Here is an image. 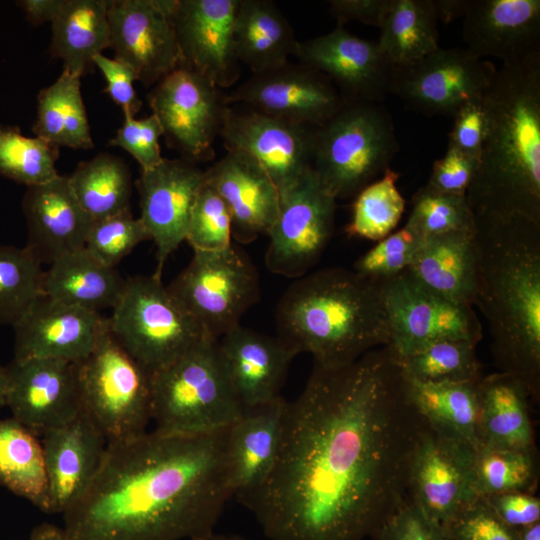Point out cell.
I'll return each mask as SVG.
<instances>
[{"instance_id":"6da1fadb","label":"cell","mask_w":540,"mask_h":540,"mask_svg":"<svg viewBox=\"0 0 540 540\" xmlns=\"http://www.w3.org/2000/svg\"><path fill=\"white\" fill-rule=\"evenodd\" d=\"M422 418L388 346L351 364H314L286 401L266 480L236 497L270 540H363L405 500Z\"/></svg>"},{"instance_id":"7a4b0ae2","label":"cell","mask_w":540,"mask_h":540,"mask_svg":"<svg viewBox=\"0 0 540 540\" xmlns=\"http://www.w3.org/2000/svg\"><path fill=\"white\" fill-rule=\"evenodd\" d=\"M229 428L190 435L153 430L107 443L93 482L63 514V528L73 540L211 536L234 496Z\"/></svg>"},{"instance_id":"3957f363","label":"cell","mask_w":540,"mask_h":540,"mask_svg":"<svg viewBox=\"0 0 540 540\" xmlns=\"http://www.w3.org/2000/svg\"><path fill=\"white\" fill-rule=\"evenodd\" d=\"M475 306L486 319L495 363L540 399V224L475 217Z\"/></svg>"},{"instance_id":"277c9868","label":"cell","mask_w":540,"mask_h":540,"mask_svg":"<svg viewBox=\"0 0 540 540\" xmlns=\"http://www.w3.org/2000/svg\"><path fill=\"white\" fill-rule=\"evenodd\" d=\"M483 104L488 130L467 202L475 217L540 224V51L497 69Z\"/></svg>"},{"instance_id":"5b68a950","label":"cell","mask_w":540,"mask_h":540,"mask_svg":"<svg viewBox=\"0 0 540 540\" xmlns=\"http://www.w3.org/2000/svg\"><path fill=\"white\" fill-rule=\"evenodd\" d=\"M278 337L316 364L341 367L390 342L380 283L353 269L324 268L297 278L276 311Z\"/></svg>"},{"instance_id":"8992f818","label":"cell","mask_w":540,"mask_h":540,"mask_svg":"<svg viewBox=\"0 0 540 540\" xmlns=\"http://www.w3.org/2000/svg\"><path fill=\"white\" fill-rule=\"evenodd\" d=\"M151 402L154 430L165 434L226 429L244 411L227 375L218 339L209 334L151 375Z\"/></svg>"},{"instance_id":"52a82bcc","label":"cell","mask_w":540,"mask_h":540,"mask_svg":"<svg viewBox=\"0 0 540 540\" xmlns=\"http://www.w3.org/2000/svg\"><path fill=\"white\" fill-rule=\"evenodd\" d=\"M398 149L392 117L381 104L345 102L315 129L312 169L336 200L348 199L383 175Z\"/></svg>"},{"instance_id":"ba28073f","label":"cell","mask_w":540,"mask_h":540,"mask_svg":"<svg viewBox=\"0 0 540 540\" xmlns=\"http://www.w3.org/2000/svg\"><path fill=\"white\" fill-rule=\"evenodd\" d=\"M108 320L114 338L150 375L208 334L154 274L127 278Z\"/></svg>"},{"instance_id":"9c48e42d","label":"cell","mask_w":540,"mask_h":540,"mask_svg":"<svg viewBox=\"0 0 540 540\" xmlns=\"http://www.w3.org/2000/svg\"><path fill=\"white\" fill-rule=\"evenodd\" d=\"M82 410L107 443L134 439L152 421L151 375L111 334L102 335L94 350L76 364Z\"/></svg>"},{"instance_id":"30bf717a","label":"cell","mask_w":540,"mask_h":540,"mask_svg":"<svg viewBox=\"0 0 540 540\" xmlns=\"http://www.w3.org/2000/svg\"><path fill=\"white\" fill-rule=\"evenodd\" d=\"M193 252L187 267L167 287L205 332L219 339L240 326L259 301V275L248 254L233 243L221 250Z\"/></svg>"},{"instance_id":"8fae6325","label":"cell","mask_w":540,"mask_h":540,"mask_svg":"<svg viewBox=\"0 0 540 540\" xmlns=\"http://www.w3.org/2000/svg\"><path fill=\"white\" fill-rule=\"evenodd\" d=\"M475 450L470 443L422 419L408 461L405 498L447 526L479 497Z\"/></svg>"},{"instance_id":"7c38bea8","label":"cell","mask_w":540,"mask_h":540,"mask_svg":"<svg viewBox=\"0 0 540 540\" xmlns=\"http://www.w3.org/2000/svg\"><path fill=\"white\" fill-rule=\"evenodd\" d=\"M380 285L390 326L388 347L396 357L441 340L481 341L482 325L473 307L437 294L408 270Z\"/></svg>"},{"instance_id":"4fadbf2b","label":"cell","mask_w":540,"mask_h":540,"mask_svg":"<svg viewBox=\"0 0 540 540\" xmlns=\"http://www.w3.org/2000/svg\"><path fill=\"white\" fill-rule=\"evenodd\" d=\"M336 199L313 169L280 193L277 216L267 233V269L288 278L306 275L319 261L334 229Z\"/></svg>"},{"instance_id":"5bb4252c","label":"cell","mask_w":540,"mask_h":540,"mask_svg":"<svg viewBox=\"0 0 540 540\" xmlns=\"http://www.w3.org/2000/svg\"><path fill=\"white\" fill-rule=\"evenodd\" d=\"M148 98L163 135L183 158L213 159V143L229 107L222 89L181 65L158 81Z\"/></svg>"},{"instance_id":"9a60e30c","label":"cell","mask_w":540,"mask_h":540,"mask_svg":"<svg viewBox=\"0 0 540 540\" xmlns=\"http://www.w3.org/2000/svg\"><path fill=\"white\" fill-rule=\"evenodd\" d=\"M496 72L492 62L466 48H439L414 63L393 66L390 93L408 109L452 117L462 105L485 94Z\"/></svg>"},{"instance_id":"2e32d148","label":"cell","mask_w":540,"mask_h":540,"mask_svg":"<svg viewBox=\"0 0 540 540\" xmlns=\"http://www.w3.org/2000/svg\"><path fill=\"white\" fill-rule=\"evenodd\" d=\"M176 0H108L110 48L145 86L182 65L173 22Z\"/></svg>"},{"instance_id":"e0dca14e","label":"cell","mask_w":540,"mask_h":540,"mask_svg":"<svg viewBox=\"0 0 540 540\" xmlns=\"http://www.w3.org/2000/svg\"><path fill=\"white\" fill-rule=\"evenodd\" d=\"M315 129L254 109L229 106L219 136L227 151L254 158L283 193L312 170Z\"/></svg>"},{"instance_id":"ac0fdd59","label":"cell","mask_w":540,"mask_h":540,"mask_svg":"<svg viewBox=\"0 0 540 540\" xmlns=\"http://www.w3.org/2000/svg\"><path fill=\"white\" fill-rule=\"evenodd\" d=\"M227 105L241 103L250 109L293 123L320 127L344 105L333 83L301 64H286L253 74L225 93Z\"/></svg>"},{"instance_id":"d6986e66","label":"cell","mask_w":540,"mask_h":540,"mask_svg":"<svg viewBox=\"0 0 540 540\" xmlns=\"http://www.w3.org/2000/svg\"><path fill=\"white\" fill-rule=\"evenodd\" d=\"M294 56L299 63L326 76L344 102L381 104L390 94L393 66L377 42L359 38L343 26L298 41Z\"/></svg>"},{"instance_id":"ffe728a7","label":"cell","mask_w":540,"mask_h":540,"mask_svg":"<svg viewBox=\"0 0 540 540\" xmlns=\"http://www.w3.org/2000/svg\"><path fill=\"white\" fill-rule=\"evenodd\" d=\"M205 183V170L185 158L166 159L141 170L136 181L139 217L156 247L154 275L161 278L169 256L186 240L190 212Z\"/></svg>"},{"instance_id":"44dd1931","label":"cell","mask_w":540,"mask_h":540,"mask_svg":"<svg viewBox=\"0 0 540 540\" xmlns=\"http://www.w3.org/2000/svg\"><path fill=\"white\" fill-rule=\"evenodd\" d=\"M6 406L37 436L79 415L76 364L51 358L14 359L6 366Z\"/></svg>"},{"instance_id":"7402d4cb","label":"cell","mask_w":540,"mask_h":540,"mask_svg":"<svg viewBox=\"0 0 540 540\" xmlns=\"http://www.w3.org/2000/svg\"><path fill=\"white\" fill-rule=\"evenodd\" d=\"M239 0H176L173 22L182 65L220 89L234 85L241 74L234 46Z\"/></svg>"},{"instance_id":"603a6c76","label":"cell","mask_w":540,"mask_h":540,"mask_svg":"<svg viewBox=\"0 0 540 540\" xmlns=\"http://www.w3.org/2000/svg\"><path fill=\"white\" fill-rule=\"evenodd\" d=\"M12 327L14 359L51 358L77 364L94 350L109 320L99 312L41 295Z\"/></svg>"},{"instance_id":"cb8c5ba5","label":"cell","mask_w":540,"mask_h":540,"mask_svg":"<svg viewBox=\"0 0 540 540\" xmlns=\"http://www.w3.org/2000/svg\"><path fill=\"white\" fill-rule=\"evenodd\" d=\"M41 439L48 488V513L64 514L88 490L101 466L107 441L82 410Z\"/></svg>"},{"instance_id":"d4e9b609","label":"cell","mask_w":540,"mask_h":540,"mask_svg":"<svg viewBox=\"0 0 540 540\" xmlns=\"http://www.w3.org/2000/svg\"><path fill=\"white\" fill-rule=\"evenodd\" d=\"M205 180L229 208L232 238L247 244L267 235L279 210L280 192L254 158L228 150L205 170Z\"/></svg>"},{"instance_id":"484cf974","label":"cell","mask_w":540,"mask_h":540,"mask_svg":"<svg viewBox=\"0 0 540 540\" xmlns=\"http://www.w3.org/2000/svg\"><path fill=\"white\" fill-rule=\"evenodd\" d=\"M462 36L477 58L517 63L540 51V1L471 0Z\"/></svg>"},{"instance_id":"4316f807","label":"cell","mask_w":540,"mask_h":540,"mask_svg":"<svg viewBox=\"0 0 540 540\" xmlns=\"http://www.w3.org/2000/svg\"><path fill=\"white\" fill-rule=\"evenodd\" d=\"M22 209L28 228V247L42 263L85 248L94 219L78 202L68 176L27 187Z\"/></svg>"},{"instance_id":"83f0119b","label":"cell","mask_w":540,"mask_h":540,"mask_svg":"<svg viewBox=\"0 0 540 540\" xmlns=\"http://www.w3.org/2000/svg\"><path fill=\"white\" fill-rule=\"evenodd\" d=\"M232 387L244 408L280 397L291 361L297 356L278 336L242 327L218 339Z\"/></svg>"},{"instance_id":"f1b7e54d","label":"cell","mask_w":540,"mask_h":540,"mask_svg":"<svg viewBox=\"0 0 540 540\" xmlns=\"http://www.w3.org/2000/svg\"><path fill=\"white\" fill-rule=\"evenodd\" d=\"M286 400L244 408L230 426L228 455L234 496L258 488L272 471L280 444Z\"/></svg>"},{"instance_id":"f546056e","label":"cell","mask_w":540,"mask_h":540,"mask_svg":"<svg viewBox=\"0 0 540 540\" xmlns=\"http://www.w3.org/2000/svg\"><path fill=\"white\" fill-rule=\"evenodd\" d=\"M478 265L475 231L452 232L422 239L407 270L437 294L474 307Z\"/></svg>"},{"instance_id":"4dcf8cb0","label":"cell","mask_w":540,"mask_h":540,"mask_svg":"<svg viewBox=\"0 0 540 540\" xmlns=\"http://www.w3.org/2000/svg\"><path fill=\"white\" fill-rule=\"evenodd\" d=\"M477 396L479 445L537 452L530 416L533 401L521 380L501 371L483 376Z\"/></svg>"},{"instance_id":"1f68e13d","label":"cell","mask_w":540,"mask_h":540,"mask_svg":"<svg viewBox=\"0 0 540 540\" xmlns=\"http://www.w3.org/2000/svg\"><path fill=\"white\" fill-rule=\"evenodd\" d=\"M298 40L288 19L270 0H239L234 46L253 74L276 69L294 56Z\"/></svg>"},{"instance_id":"d6a6232c","label":"cell","mask_w":540,"mask_h":540,"mask_svg":"<svg viewBox=\"0 0 540 540\" xmlns=\"http://www.w3.org/2000/svg\"><path fill=\"white\" fill-rule=\"evenodd\" d=\"M126 284L116 268L107 266L85 248L54 260L44 272L43 295L99 312L113 308Z\"/></svg>"},{"instance_id":"836d02e7","label":"cell","mask_w":540,"mask_h":540,"mask_svg":"<svg viewBox=\"0 0 540 540\" xmlns=\"http://www.w3.org/2000/svg\"><path fill=\"white\" fill-rule=\"evenodd\" d=\"M51 24L50 53L72 75L82 77L110 47L108 0H63Z\"/></svg>"},{"instance_id":"e575fe53","label":"cell","mask_w":540,"mask_h":540,"mask_svg":"<svg viewBox=\"0 0 540 540\" xmlns=\"http://www.w3.org/2000/svg\"><path fill=\"white\" fill-rule=\"evenodd\" d=\"M434 0H390L378 47L394 67L414 63L440 48Z\"/></svg>"},{"instance_id":"d590c367","label":"cell","mask_w":540,"mask_h":540,"mask_svg":"<svg viewBox=\"0 0 540 540\" xmlns=\"http://www.w3.org/2000/svg\"><path fill=\"white\" fill-rule=\"evenodd\" d=\"M80 79L63 70L55 82L40 90L32 129L36 137L57 148H93Z\"/></svg>"},{"instance_id":"8d00e7d4","label":"cell","mask_w":540,"mask_h":540,"mask_svg":"<svg viewBox=\"0 0 540 540\" xmlns=\"http://www.w3.org/2000/svg\"><path fill=\"white\" fill-rule=\"evenodd\" d=\"M404 379L408 400L422 419L478 447V382L424 384Z\"/></svg>"},{"instance_id":"74e56055","label":"cell","mask_w":540,"mask_h":540,"mask_svg":"<svg viewBox=\"0 0 540 540\" xmlns=\"http://www.w3.org/2000/svg\"><path fill=\"white\" fill-rule=\"evenodd\" d=\"M0 485L48 513L41 441L14 418L0 419Z\"/></svg>"},{"instance_id":"f35d334b","label":"cell","mask_w":540,"mask_h":540,"mask_svg":"<svg viewBox=\"0 0 540 540\" xmlns=\"http://www.w3.org/2000/svg\"><path fill=\"white\" fill-rule=\"evenodd\" d=\"M68 179L78 202L94 220L130 210V171L116 156L100 153L80 162Z\"/></svg>"},{"instance_id":"ab89813d","label":"cell","mask_w":540,"mask_h":540,"mask_svg":"<svg viewBox=\"0 0 540 540\" xmlns=\"http://www.w3.org/2000/svg\"><path fill=\"white\" fill-rule=\"evenodd\" d=\"M477 344L467 340H441L412 354L396 357L404 378L424 384L478 382L482 366Z\"/></svg>"},{"instance_id":"60d3db41","label":"cell","mask_w":540,"mask_h":540,"mask_svg":"<svg viewBox=\"0 0 540 540\" xmlns=\"http://www.w3.org/2000/svg\"><path fill=\"white\" fill-rule=\"evenodd\" d=\"M474 476L479 497L513 491L536 493L537 452L479 445L475 450Z\"/></svg>"},{"instance_id":"b9f144b4","label":"cell","mask_w":540,"mask_h":540,"mask_svg":"<svg viewBox=\"0 0 540 540\" xmlns=\"http://www.w3.org/2000/svg\"><path fill=\"white\" fill-rule=\"evenodd\" d=\"M398 178L399 174L388 168L355 196L345 229L349 236L378 242L393 232L405 210V200L396 186Z\"/></svg>"},{"instance_id":"7bdbcfd3","label":"cell","mask_w":540,"mask_h":540,"mask_svg":"<svg viewBox=\"0 0 540 540\" xmlns=\"http://www.w3.org/2000/svg\"><path fill=\"white\" fill-rule=\"evenodd\" d=\"M44 272L28 247L0 244V325L13 326L43 295Z\"/></svg>"},{"instance_id":"ee69618b","label":"cell","mask_w":540,"mask_h":540,"mask_svg":"<svg viewBox=\"0 0 540 540\" xmlns=\"http://www.w3.org/2000/svg\"><path fill=\"white\" fill-rule=\"evenodd\" d=\"M59 148L17 128L0 127V175L27 187L49 182L60 174L55 168Z\"/></svg>"},{"instance_id":"f6af8a7d","label":"cell","mask_w":540,"mask_h":540,"mask_svg":"<svg viewBox=\"0 0 540 540\" xmlns=\"http://www.w3.org/2000/svg\"><path fill=\"white\" fill-rule=\"evenodd\" d=\"M406 226L421 240L452 232L475 231V216L466 196L435 191L427 185L413 196Z\"/></svg>"},{"instance_id":"bcb514c9","label":"cell","mask_w":540,"mask_h":540,"mask_svg":"<svg viewBox=\"0 0 540 540\" xmlns=\"http://www.w3.org/2000/svg\"><path fill=\"white\" fill-rule=\"evenodd\" d=\"M185 241L201 251L221 250L232 244L229 208L206 180L193 203Z\"/></svg>"},{"instance_id":"7dc6e473","label":"cell","mask_w":540,"mask_h":540,"mask_svg":"<svg viewBox=\"0 0 540 540\" xmlns=\"http://www.w3.org/2000/svg\"><path fill=\"white\" fill-rule=\"evenodd\" d=\"M150 239L140 218L131 210L94 220L85 249L103 264L116 268L138 244Z\"/></svg>"},{"instance_id":"c3c4849f","label":"cell","mask_w":540,"mask_h":540,"mask_svg":"<svg viewBox=\"0 0 540 540\" xmlns=\"http://www.w3.org/2000/svg\"><path fill=\"white\" fill-rule=\"evenodd\" d=\"M421 239L406 225L363 254L354 263V271L365 279L382 283L406 271Z\"/></svg>"},{"instance_id":"681fc988","label":"cell","mask_w":540,"mask_h":540,"mask_svg":"<svg viewBox=\"0 0 540 540\" xmlns=\"http://www.w3.org/2000/svg\"><path fill=\"white\" fill-rule=\"evenodd\" d=\"M372 540H454L447 526L428 517L405 498L373 533Z\"/></svg>"},{"instance_id":"f907efd6","label":"cell","mask_w":540,"mask_h":540,"mask_svg":"<svg viewBox=\"0 0 540 540\" xmlns=\"http://www.w3.org/2000/svg\"><path fill=\"white\" fill-rule=\"evenodd\" d=\"M162 135L163 129L154 114L141 119L126 117L109 144L126 150L141 170H147L163 160L159 144Z\"/></svg>"},{"instance_id":"816d5d0a","label":"cell","mask_w":540,"mask_h":540,"mask_svg":"<svg viewBox=\"0 0 540 540\" xmlns=\"http://www.w3.org/2000/svg\"><path fill=\"white\" fill-rule=\"evenodd\" d=\"M454 540H517L483 497L463 509L448 525Z\"/></svg>"},{"instance_id":"f5cc1de1","label":"cell","mask_w":540,"mask_h":540,"mask_svg":"<svg viewBox=\"0 0 540 540\" xmlns=\"http://www.w3.org/2000/svg\"><path fill=\"white\" fill-rule=\"evenodd\" d=\"M484 96V95H483ZM483 96L468 101L452 116L448 147L479 160L488 130V117Z\"/></svg>"},{"instance_id":"db71d44e","label":"cell","mask_w":540,"mask_h":540,"mask_svg":"<svg viewBox=\"0 0 540 540\" xmlns=\"http://www.w3.org/2000/svg\"><path fill=\"white\" fill-rule=\"evenodd\" d=\"M478 164L479 160L447 147L445 155L434 162L426 185L441 193L466 196Z\"/></svg>"},{"instance_id":"11a10c76","label":"cell","mask_w":540,"mask_h":540,"mask_svg":"<svg viewBox=\"0 0 540 540\" xmlns=\"http://www.w3.org/2000/svg\"><path fill=\"white\" fill-rule=\"evenodd\" d=\"M93 64L99 68L106 80L105 92L121 107L124 118L135 117L142 107L134 88L136 75L126 63L105 55L97 54Z\"/></svg>"},{"instance_id":"9f6ffc18","label":"cell","mask_w":540,"mask_h":540,"mask_svg":"<svg viewBox=\"0 0 540 540\" xmlns=\"http://www.w3.org/2000/svg\"><path fill=\"white\" fill-rule=\"evenodd\" d=\"M483 498L498 518L512 529L540 522V499L535 493L513 491Z\"/></svg>"},{"instance_id":"6f0895ef","label":"cell","mask_w":540,"mask_h":540,"mask_svg":"<svg viewBox=\"0 0 540 540\" xmlns=\"http://www.w3.org/2000/svg\"><path fill=\"white\" fill-rule=\"evenodd\" d=\"M390 0H331L330 11L337 20V26L349 21H359L380 27Z\"/></svg>"},{"instance_id":"680465c9","label":"cell","mask_w":540,"mask_h":540,"mask_svg":"<svg viewBox=\"0 0 540 540\" xmlns=\"http://www.w3.org/2000/svg\"><path fill=\"white\" fill-rule=\"evenodd\" d=\"M63 0H21L17 5L25 12L26 19L33 25L52 22Z\"/></svg>"},{"instance_id":"91938a15","label":"cell","mask_w":540,"mask_h":540,"mask_svg":"<svg viewBox=\"0 0 540 540\" xmlns=\"http://www.w3.org/2000/svg\"><path fill=\"white\" fill-rule=\"evenodd\" d=\"M471 0H434L438 21L450 23L466 14Z\"/></svg>"},{"instance_id":"94428289","label":"cell","mask_w":540,"mask_h":540,"mask_svg":"<svg viewBox=\"0 0 540 540\" xmlns=\"http://www.w3.org/2000/svg\"><path fill=\"white\" fill-rule=\"evenodd\" d=\"M29 540H73L64 528L51 523H41L33 528Z\"/></svg>"},{"instance_id":"6125c7cd","label":"cell","mask_w":540,"mask_h":540,"mask_svg":"<svg viewBox=\"0 0 540 540\" xmlns=\"http://www.w3.org/2000/svg\"><path fill=\"white\" fill-rule=\"evenodd\" d=\"M515 534L517 540H540V522L516 529Z\"/></svg>"},{"instance_id":"be15d7a7","label":"cell","mask_w":540,"mask_h":540,"mask_svg":"<svg viewBox=\"0 0 540 540\" xmlns=\"http://www.w3.org/2000/svg\"><path fill=\"white\" fill-rule=\"evenodd\" d=\"M7 369L0 364V409L6 406Z\"/></svg>"},{"instance_id":"e7e4bbea","label":"cell","mask_w":540,"mask_h":540,"mask_svg":"<svg viewBox=\"0 0 540 540\" xmlns=\"http://www.w3.org/2000/svg\"><path fill=\"white\" fill-rule=\"evenodd\" d=\"M203 540H246L237 535H222V534H212L211 536Z\"/></svg>"}]
</instances>
